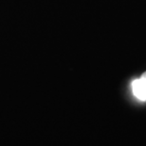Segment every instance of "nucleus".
<instances>
[{
	"instance_id": "obj_1",
	"label": "nucleus",
	"mask_w": 146,
	"mask_h": 146,
	"mask_svg": "<svg viewBox=\"0 0 146 146\" xmlns=\"http://www.w3.org/2000/svg\"><path fill=\"white\" fill-rule=\"evenodd\" d=\"M132 90L137 98L141 101H146V91L139 79H136L132 82Z\"/></svg>"
},
{
	"instance_id": "obj_2",
	"label": "nucleus",
	"mask_w": 146,
	"mask_h": 146,
	"mask_svg": "<svg viewBox=\"0 0 146 146\" xmlns=\"http://www.w3.org/2000/svg\"><path fill=\"white\" fill-rule=\"evenodd\" d=\"M139 81L141 82L142 86H143V88L145 89V91H146V72L142 74H141V76L139 77Z\"/></svg>"
}]
</instances>
